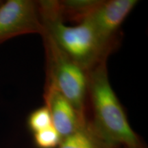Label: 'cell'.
<instances>
[{"mask_svg": "<svg viewBox=\"0 0 148 148\" xmlns=\"http://www.w3.org/2000/svg\"><path fill=\"white\" fill-rule=\"evenodd\" d=\"M123 148H127V147H123Z\"/></svg>", "mask_w": 148, "mask_h": 148, "instance_id": "cell-12", "label": "cell"}, {"mask_svg": "<svg viewBox=\"0 0 148 148\" xmlns=\"http://www.w3.org/2000/svg\"><path fill=\"white\" fill-rule=\"evenodd\" d=\"M35 145L38 148H56L60 143L61 138L53 126L34 133Z\"/></svg>", "mask_w": 148, "mask_h": 148, "instance_id": "cell-10", "label": "cell"}, {"mask_svg": "<svg viewBox=\"0 0 148 148\" xmlns=\"http://www.w3.org/2000/svg\"><path fill=\"white\" fill-rule=\"evenodd\" d=\"M53 1H37L45 32L75 64L87 72L107 60L114 48L101 39L87 20L75 26L64 24Z\"/></svg>", "mask_w": 148, "mask_h": 148, "instance_id": "cell-2", "label": "cell"}, {"mask_svg": "<svg viewBox=\"0 0 148 148\" xmlns=\"http://www.w3.org/2000/svg\"><path fill=\"white\" fill-rule=\"evenodd\" d=\"M106 61H102L86 72L88 96L92 110V119L90 121L101 137L112 145L145 148L131 127L124 110L111 87Z\"/></svg>", "mask_w": 148, "mask_h": 148, "instance_id": "cell-1", "label": "cell"}, {"mask_svg": "<svg viewBox=\"0 0 148 148\" xmlns=\"http://www.w3.org/2000/svg\"><path fill=\"white\" fill-rule=\"evenodd\" d=\"M109 143L97 132L90 121L87 120L76 132L62 138L56 148H118Z\"/></svg>", "mask_w": 148, "mask_h": 148, "instance_id": "cell-7", "label": "cell"}, {"mask_svg": "<svg viewBox=\"0 0 148 148\" xmlns=\"http://www.w3.org/2000/svg\"><path fill=\"white\" fill-rule=\"evenodd\" d=\"M118 148H121V147H118Z\"/></svg>", "mask_w": 148, "mask_h": 148, "instance_id": "cell-13", "label": "cell"}, {"mask_svg": "<svg viewBox=\"0 0 148 148\" xmlns=\"http://www.w3.org/2000/svg\"><path fill=\"white\" fill-rule=\"evenodd\" d=\"M41 36L45 51L46 82L55 86L79 114L86 116V71L61 50L47 33Z\"/></svg>", "mask_w": 148, "mask_h": 148, "instance_id": "cell-3", "label": "cell"}, {"mask_svg": "<svg viewBox=\"0 0 148 148\" xmlns=\"http://www.w3.org/2000/svg\"><path fill=\"white\" fill-rule=\"evenodd\" d=\"M1 1H0V5H1Z\"/></svg>", "mask_w": 148, "mask_h": 148, "instance_id": "cell-11", "label": "cell"}, {"mask_svg": "<svg viewBox=\"0 0 148 148\" xmlns=\"http://www.w3.org/2000/svg\"><path fill=\"white\" fill-rule=\"evenodd\" d=\"M45 32L37 1L8 0L0 5V44L15 36Z\"/></svg>", "mask_w": 148, "mask_h": 148, "instance_id": "cell-4", "label": "cell"}, {"mask_svg": "<svg viewBox=\"0 0 148 148\" xmlns=\"http://www.w3.org/2000/svg\"><path fill=\"white\" fill-rule=\"evenodd\" d=\"M101 1L98 0L56 1V7L62 21L67 19L79 23L86 19Z\"/></svg>", "mask_w": 148, "mask_h": 148, "instance_id": "cell-8", "label": "cell"}, {"mask_svg": "<svg viewBox=\"0 0 148 148\" xmlns=\"http://www.w3.org/2000/svg\"><path fill=\"white\" fill-rule=\"evenodd\" d=\"M137 3L136 0L101 1L84 20L90 22L103 41L114 48L120 26Z\"/></svg>", "mask_w": 148, "mask_h": 148, "instance_id": "cell-5", "label": "cell"}, {"mask_svg": "<svg viewBox=\"0 0 148 148\" xmlns=\"http://www.w3.org/2000/svg\"><path fill=\"white\" fill-rule=\"evenodd\" d=\"M27 123L34 133L53 126L50 112L45 106L33 111L29 114Z\"/></svg>", "mask_w": 148, "mask_h": 148, "instance_id": "cell-9", "label": "cell"}, {"mask_svg": "<svg viewBox=\"0 0 148 148\" xmlns=\"http://www.w3.org/2000/svg\"><path fill=\"white\" fill-rule=\"evenodd\" d=\"M43 97L45 106L50 112L53 126L62 139L76 132L87 121V117L79 114L52 84L46 82Z\"/></svg>", "mask_w": 148, "mask_h": 148, "instance_id": "cell-6", "label": "cell"}]
</instances>
